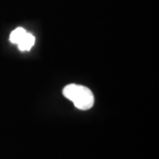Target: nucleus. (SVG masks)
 I'll return each instance as SVG.
<instances>
[{"instance_id":"nucleus-3","label":"nucleus","mask_w":159,"mask_h":159,"mask_svg":"<svg viewBox=\"0 0 159 159\" xmlns=\"http://www.w3.org/2000/svg\"><path fill=\"white\" fill-rule=\"evenodd\" d=\"M26 32H27V31L25 30L24 28H22V27L16 28V29L11 33L9 40H11V43H12L18 44L19 43H20V40L23 39V36L26 34Z\"/></svg>"},{"instance_id":"nucleus-2","label":"nucleus","mask_w":159,"mask_h":159,"mask_svg":"<svg viewBox=\"0 0 159 159\" xmlns=\"http://www.w3.org/2000/svg\"><path fill=\"white\" fill-rule=\"evenodd\" d=\"M35 43V37L29 32H26V34L23 36V39L20 40V43H18L19 49L21 51H30L31 48Z\"/></svg>"},{"instance_id":"nucleus-1","label":"nucleus","mask_w":159,"mask_h":159,"mask_svg":"<svg viewBox=\"0 0 159 159\" xmlns=\"http://www.w3.org/2000/svg\"><path fill=\"white\" fill-rule=\"evenodd\" d=\"M63 95L72 101L79 110H89L94 104V95L90 89L85 86L69 84L63 89Z\"/></svg>"}]
</instances>
